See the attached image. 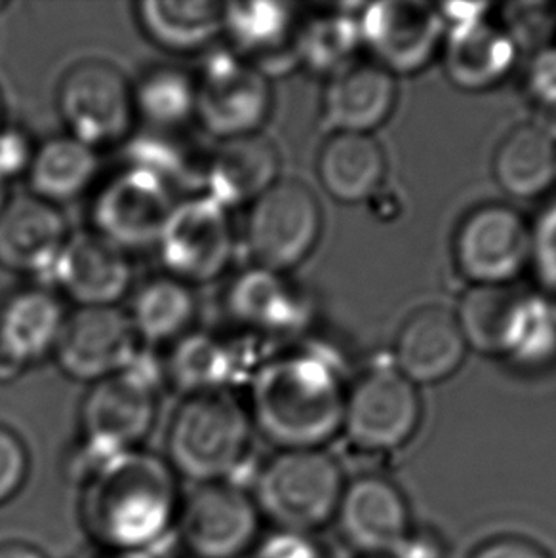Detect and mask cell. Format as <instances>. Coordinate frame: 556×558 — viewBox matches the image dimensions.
<instances>
[{
    "mask_svg": "<svg viewBox=\"0 0 556 558\" xmlns=\"http://www.w3.org/2000/svg\"><path fill=\"white\" fill-rule=\"evenodd\" d=\"M68 313L46 288L15 290L0 302V384L53 355Z\"/></svg>",
    "mask_w": 556,
    "mask_h": 558,
    "instance_id": "17",
    "label": "cell"
},
{
    "mask_svg": "<svg viewBox=\"0 0 556 558\" xmlns=\"http://www.w3.org/2000/svg\"><path fill=\"white\" fill-rule=\"evenodd\" d=\"M195 90V119L218 142L259 134L271 114V78L233 50L204 63Z\"/></svg>",
    "mask_w": 556,
    "mask_h": 558,
    "instance_id": "9",
    "label": "cell"
},
{
    "mask_svg": "<svg viewBox=\"0 0 556 558\" xmlns=\"http://www.w3.org/2000/svg\"><path fill=\"white\" fill-rule=\"evenodd\" d=\"M321 234L323 208L305 183L278 180L250 204L244 244L252 265L288 275L313 254Z\"/></svg>",
    "mask_w": 556,
    "mask_h": 558,
    "instance_id": "6",
    "label": "cell"
},
{
    "mask_svg": "<svg viewBox=\"0 0 556 558\" xmlns=\"http://www.w3.org/2000/svg\"><path fill=\"white\" fill-rule=\"evenodd\" d=\"M252 435L249 408L233 391L189 395L168 427L166 461L195 486L226 483L246 460Z\"/></svg>",
    "mask_w": 556,
    "mask_h": 558,
    "instance_id": "3",
    "label": "cell"
},
{
    "mask_svg": "<svg viewBox=\"0 0 556 558\" xmlns=\"http://www.w3.org/2000/svg\"><path fill=\"white\" fill-rule=\"evenodd\" d=\"M226 311L234 325L252 336L277 338L295 332L305 323L300 288L282 272L252 265L231 279Z\"/></svg>",
    "mask_w": 556,
    "mask_h": 558,
    "instance_id": "21",
    "label": "cell"
},
{
    "mask_svg": "<svg viewBox=\"0 0 556 558\" xmlns=\"http://www.w3.org/2000/svg\"><path fill=\"white\" fill-rule=\"evenodd\" d=\"M29 475V453L14 430L0 425V506L14 499Z\"/></svg>",
    "mask_w": 556,
    "mask_h": 558,
    "instance_id": "37",
    "label": "cell"
},
{
    "mask_svg": "<svg viewBox=\"0 0 556 558\" xmlns=\"http://www.w3.org/2000/svg\"><path fill=\"white\" fill-rule=\"evenodd\" d=\"M467 349L456 311L435 303L423 305L399 328L395 368L412 384H440L461 368Z\"/></svg>",
    "mask_w": 556,
    "mask_h": 558,
    "instance_id": "20",
    "label": "cell"
},
{
    "mask_svg": "<svg viewBox=\"0 0 556 558\" xmlns=\"http://www.w3.org/2000/svg\"><path fill=\"white\" fill-rule=\"evenodd\" d=\"M8 183L0 182V211L4 210V206L8 203Z\"/></svg>",
    "mask_w": 556,
    "mask_h": 558,
    "instance_id": "45",
    "label": "cell"
},
{
    "mask_svg": "<svg viewBox=\"0 0 556 558\" xmlns=\"http://www.w3.org/2000/svg\"><path fill=\"white\" fill-rule=\"evenodd\" d=\"M223 2L210 0H143L134 7L143 33L162 50L191 53L223 33Z\"/></svg>",
    "mask_w": 556,
    "mask_h": 558,
    "instance_id": "29",
    "label": "cell"
},
{
    "mask_svg": "<svg viewBox=\"0 0 556 558\" xmlns=\"http://www.w3.org/2000/svg\"><path fill=\"white\" fill-rule=\"evenodd\" d=\"M471 558H551V555L530 539L505 536L482 545Z\"/></svg>",
    "mask_w": 556,
    "mask_h": 558,
    "instance_id": "41",
    "label": "cell"
},
{
    "mask_svg": "<svg viewBox=\"0 0 556 558\" xmlns=\"http://www.w3.org/2000/svg\"><path fill=\"white\" fill-rule=\"evenodd\" d=\"M387 159L372 134L334 132L318 153L316 175L338 203L368 201L384 185Z\"/></svg>",
    "mask_w": 556,
    "mask_h": 558,
    "instance_id": "27",
    "label": "cell"
},
{
    "mask_svg": "<svg viewBox=\"0 0 556 558\" xmlns=\"http://www.w3.org/2000/svg\"><path fill=\"white\" fill-rule=\"evenodd\" d=\"M157 366L137 356L126 371L99 379L81 404L78 446L96 458L142 448L158 414Z\"/></svg>",
    "mask_w": 556,
    "mask_h": 558,
    "instance_id": "5",
    "label": "cell"
},
{
    "mask_svg": "<svg viewBox=\"0 0 556 558\" xmlns=\"http://www.w3.org/2000/svg\"><path fill=\"white\" fill-rule=\"evenodd\" d=\"M81 517L88 536L107 553H150L178 522V475L168 461L143 448L88 458L75 452Z\"/></svg>",
    "mask_w": 556,
    "mask_h": 558,
    "instance_id": "1",
    "label": "cell"
},
{
    "mask_svg": "<svg viewBox=\"0 0 556 558\" xmlns=\"http://www.w3.org/2000/svg\"><path fill=\"white\" fill-rule=\"evenodd\" d=\"M58 111L69 136L96 151L129 137L137 121L132 84L104 60H84L69 69L58 86Z\"/></svg>",
    "mask_w": 556,
    "mask_h": 558,
    "instance_id": "7",
    "label": "cell"
},
{
    "mask_svg": "<svg viewBox=\"0 0 556 558\" xmlns=\"http://www.w3.org/2000/svg\"><path fill=\"white\" fill-rule=\"evenodd\" d=\"M0 558H46L43 553L25 544L0 545Z\"/></svg>",
    "mask_w": 556,
    "mask_h": 558,
    "instance_id": "43",
    "label": "cell"
},
{
    "mask_svg": "<svg viewBox=\"0 0 556 558\" xmlns=\"http://www.w3.org/2000/svg\"><path fill=\"white\" fill-rule=\"evenodd\" d=\"M223 33L234 53L269 75L273 65L298 63V15L285 2H229L223 8ZM271 76V75H269Z\"/></svg>",
    "mask_w": 556,
    "mask_h": 558,
    "instance_id": "24",
    "label": "cell"
},
{
    "mask_svg": "<svg viewBox=\"0 0 556 558\" xmlns=\"http://www.w3.org/2000/svg\"><path fill=\"white\" fill-rule=\"evenodd\" d=\"M104 558H157L153 553L134 551V553H107Z\"/></svg>",
    "mask_w": 556,
    "mask_h": 558,
    "instance_id": "44",
    "label": "cell"
},
{
    "mask_svg": "<svg viewBox=\"0 0 556 558\" xmlns=\"http://www.w3.org/2000/svg\"><path fill=\"white\" fill-rule=\"evenodd\" d=\"M361 43L359 23L347 15H326L300 27L295 56L316 73H338L353 60Z\"/></svg>",
    "mask_w": 556,
    "mask_h": 558,
    "instance_id": "34",
    "label": "cell"
},
{
    "mask_svg": "<svg viewBox=\"0 0 556 558\" xmlns=\"http://www.w3.org/2000/svg\"><path fill=\"white\" fill-rule=\"evenodd\" d=\"M359 33L382 68L395 76L412 75L427 68L443 48L444 22L425 2L389 0L366 8Z\"/></svg>",
    "mask_w": 556,
    "mask_h": 558,
    "instance_id": "15",
    "label": "cell"
},
{
    "mask_svg": "<svg viewBox=\"0 0 556 558\" xmlns=\"http://www.w3.org/2000/svg\"><path fill=\"white\" fill-rule=\"evenodd\" d=\"M68 239V221L56 204L31 193L8 198L0 211V267L50 275Z\"/></svg>",
    "mask_w": 556,
    "mask_h": 558,
    "instance_id": "19",
    "label": "cell"
},
{
    "mask_svg": "<svg viewBox=\"0 0 556 558\" xmlns=\"http://www.w3.org/2000/svg\"><path fill=\"white\" fill-rule=\"evenodd\" d=\"M555 351L556 313L543 300L530 295L527 315L509 359L517 363L535 364L547 361Z\"/></svg>",
    "mask_w": 556,
    "mask_h": 558,
    "instance_id": "35",
    "label": "cell"
},
{
    "mask_svg": "<svg viewBox=\"0 0 556 558\" xmlns=\"http://www.w3.org/2000/svg\"><path fill=\"white\" fill-rule=\"evenodd\" d=\"M33 151L35 147L22 130L4 124L0 129V182L8 183L12 178L25 174Z\"/></svg>",
    "mask_w": 556,
    "mask_h": 558,
    "instance_id": "39",
    "label": "cell"
},
{
    "mask_svg": "<svg viewBox=\"0 0 556 558\" xmlns=\"http://www.w3.org/2000/svg\"><path fill=\"white\" fill-rule=\"evenodd\" d=\"M280 155L271 140L254 136L219 142L206 157L204 195L226 206L252 204L280 180Z\"/></svg>",
    "mask_w": 556,
    "mask_h": 558,
    "instance_id": "23",
    "label": "cell"
},
{
    "mask_svg": "<svg viewBox=\"0 0 556 558\" xmlns=\"http://www.w3.org/2000/svg\"><path fill=\"white\" fill-rule=\"evenodd\" d=\"M420 423L418 385L395 366L372 368L346 392L343 429L361 450H397L414 437Z\"/></svg>",
    "mask_w": 556,
    "mask_h": 558,
    "instance_id": "12",
    "label": "cell"
},
{
    "mask_svg": "<svg viewBox=\"0 0 556 558\" xmlns=\"http://www.w3.org/2000/svg\"><path fill=\"white\" fill-rule=\"evenodd\" d=\"M262 514L239 484H198L181 499L176 526L193 558H242L257 545Z\"/></svg>",
    "mask_w": 556,
    "mask_h": 558,
    "instance_id": "11",
    "label": "cell"
},
{
    "mask_svg": "<svg viewBox=\"0 0 556 558\" xmlns=\"http://www.w3.org/2000/svg\"><path fill=\"white\" fill-rule=\"evenodd\" d=\"M387 558H444V549L438 537L412 530L399 549Z\"/></svg>",
    "mask_w": 556,
    "mask_h": 558,
    "instance_id": "42",
    "label": "cell"
},
{
    "mask_svg": "<svg viewBox=\"0 0 556 558\" xmlns=\"http://www.w3.org/2000/svg\"><path fill=\"white\" fill-rule=\"evenodd\" d=\"M517 53L519 46L507 31L479 20L450 27L444 40V69L461 90H488L509 75Z\"/></svg>",
    "mask_w": 556,
    "mask_h": 558,
    "instance_id": "25",
    "label": "cell"
},
{
    "mask_svg": "<svg viewBox=\"0 0 556 558\" xmlns=\"http://www.w3.org/2000/svg\"><path fill=\"white\" fill-rule=\"evenodd\" d=\"M250 420L278 450H311L343 429L346 389L338 368L315 351H288L257 364Z\"/></svg>",
    "mask_w": 556,
    "mask_h": 558,
    "instance_id": "2",
    "label": "cell"
},
{
    "mask_svg": "<svg viewBox=\"0 0 556 558\" xmlns=\"http://www.w3.org/2000/svg\"><path fill=\"white\" fill-rule=\"evenodd\" d=\"M98 174V151L69 134L37 145L25 172L31 195L56 206L84 195Z\"/></svg>",
    "mask_w": 556,
    "mask_h": 558,
    "instance_id": "31",
    "label": "cell"
},
{
    "mask_svg": "<svg viewBox=\"0 0 556 558\" xmlns=\"http://www.w3.org/2000/svg\"><path fill=\"white\" fill-rule=\"evenodd\" d=\"M399 98L397 78L376 61H351L326 84L324 121L334 132L372 134L391 117Z\"/></svg>",
    "mask_w": 556,
    "mask_h": 558,
    "instance_id": "22",
    "label": "cell"
},
{
    "mask_svg": "<svg viewBox=\"0 0 556 558\" xmlns=\"http://www.w3.org/2000/svg\"><path fill=\"white\" fill-rule=\"evenodd\" d=\"M234 244L229 210L203 193L178 201L155 248L166 275L196 287L218 280L229 269Z\"/></svg>",
    "mask_w": 556,
    "mask_h": 558,
    "instance_id": "8",
    "label": "cell"
},
{
    "mask_svg": "<svg viewBox=\"0 0 556 558\" xmlns=\"http://www.w3.org/2000/svg\"><path fill=\"white\" fill-rule=\"evenodd\" d=\"M126 313L142 343L172 345L193 330L198 302L193 287L165 272L137 288Z\"/></svg>",
    "mask_w": 556,
    "mask_h": 558,
    "instance_id": "32",
    "label": "cell"
},
{
    "mask_svg": "<svg viewBox=\"0 0 556 558\" xmlns=\"http://www.w3.org/2000/svg\"><path fill=\"white\" fill-rule=\"evenodd\" d=\"M132 88L136 117L153 132H176L195 119V76L181 69H150Z\"/></svg>",
    "mask_w": 556,
    "mask_h": 558,
    "instance_id": "33",
    "label": "cell"
},
{
    "mask_svg": "<svg viewBox=\"0 0 556 558\" xmlns=\"http://www.w3.org/2000/svg\"><path fill=\"white\" fill-rule=\"evenodd\" d=\"M339 532L366 558H387L412 532L402 492L384 476L364 475L346 484L338 511Z\"/></svg>",
    "mask_w": 556,
    "mask_h": 558,
    "instance_id": "16",
    "label": "cell"
},
{
    "mask_svg": "<svg viewBox=\"0 0 556 558\" xmlns=\"http://www.w3.org/2000/svg\"><path fill=\"white\" fill-rule=\"evenodd\" d=\"M4 126V109H2V98H0V129Z\"/></svg>",
    "mask_w": 556,
    "mask_h": 558,
    "instance_id": "46",
    "label": "cell"
},
{
    "mask_svg": "<svg viewBox=\"0 0 556 558\" xmlns=\"http://www.w3.org/2000/svg\"><path fill=\"white\" fill-rule=\"evenodd\" d=\"M257 558H326V555L309 536L278 532L259 547Z\"/></svg>",
    "mask_w": 556,
    "mask_h": 558,
    "instance_id": "40",
    "label": "cell"
},
{
    "mask_svg": "<svg viewBox=\"0 0 556 558\" xmlns=\"http://www.w3.org/2000/svg\"><path fill=\"white\" fill-rule=\"evenodd\" d=\"M528 300L511 284L469 288L456 311L467 345L486 355H511Z\"/></svg>",
    "mask_w": 556,
    "mask_h": 558,
    "instance_id": "28",
    "label": "cell"
},
{
    "mask_svg": "<svg viewBox=\"0 0 556 558\" xmlns=\"http://www.w3.org/2000/svg\"><path fill=\"white\" fill-rule=\"evenodd\" d=\"M492 170L507 195H543L556 182V142L540 124L515 126L497 144Z\"/></svg>",
    "mask_w": 556,
    "mask_h": 558,
    "instance_id": "30",
    "label": "cell"
},
{
    "mask_svg": "<svg viewBox=\"0 0 556 558\" xmlns=\"http://www.w3.org/2000/svg\"><path fill=\"white\" fill-rule=\"evenodd\" d=\"M454 259L471 287L512 284L530 264V227L509 204H482L459 221Z\"/></svg>",
    "mask_w": 556,
    "mask_h": 558,
    "instance_id": "13",
    "label": "cell"
},
{
    "mask_svg": "<svg viewBox=\"0 0 556 558\" xmlns=\"http://www.w3.org/2000/svg\"><path fill=\"white\" fill-rule=\"evenodd\" d=\"M242 348L219 333L191 330L173 341L166 359L165 376L183 395L231 391L249 366Z\"/></svg>",
    "mask_w": 556,
    "mask_h": 558,
    "instance_id": "26",
    "label": "cell"
},
{
    "mask_svg": "<svg viewBox=\"0 0 556 558\" xmlns=\"http://www.w3.org/2000/svg\"><path fill=\"white\" fill-rule=\"evenodd\" d=\"M176 204V189L165 178L129 162L92 198L90 231L124 252L149 248L157 244Z\"/></svg>",
    "mask_w": 556,
    "mask_h": 558,
    "instance_id": "10",
    "label": "cell"
},
{
    "mask_svg": "<svg viewBox=\"0 0 556 558\" xmlns=\"http://www.w3.org/2000/svg\"><path fill=\"white\" fill-rule=\"evenodd\" d=\"M48 277L76 307H113L129 294L134 267L129 252L94 231L69 234Z\"/></svg>",
    "mask_w": 556,
    "mask_h": 558,
    "instance_id": "18",
    "label": "cell"
},
{
    "mask_svg": "<svg viewBox=\"0 0 556 558\" xmlns=\"http://www.w3.org/2000/svg\"><path fill=\"white\" fill-rule=\"evenodd\" d=\"M129 313L113 307H76L65 318L58 348L53 351L65 376L96 384L126 371L142 355Z\"/></svg>",
    "mask_w": 556,
    "mask_h": 558,
    "instance_id": "14",
    "label": "cell"
},
{
    "mask_svg": "<svg viewBox=\"0 0 556 558\" xmlns=\"http://www.w3.org/2000/svg\"><path fill=\"white\" fill-rule=\"evenodd\" d=\"M530 264L537 280L556 292V201L540 214L534 229H530Z\"/></svg>",
    "mask_w": 556,
    "mask_h": 558,
    "instance_id": "36",
    "label": "cell"
},
{
    "mask_svg": "<svg viewBox=\"0 0 556 558\" xmlns=\"http://www.w3.org/2000/svg\"><path fill=\"white\" fill-rule=\"evenodd\" d=\"M343 488V471L323 448L278 450L259 469L252 496L278 532L309 536L336 519Z\"/></svg>",
    "mask_w": 556,
    "mask_h": 558,
    "instance_id": "4",
    "label": "cell"
},
{
    "mask_svg": "<svg viewBox=\"0 0 556 558\" xmlns=\"http://www.w3.org/2000/svg\"><path fill=\"white\" fill-rule=\"evenodd\" d=\"M527 94L532 106L556 117V46L537 50L527 73Z\"/></svg>",
    "mask_w": 556,
    "mask_h": 558,
    "instance_id": "38",
    "label": "cell"
}]
</instances>
